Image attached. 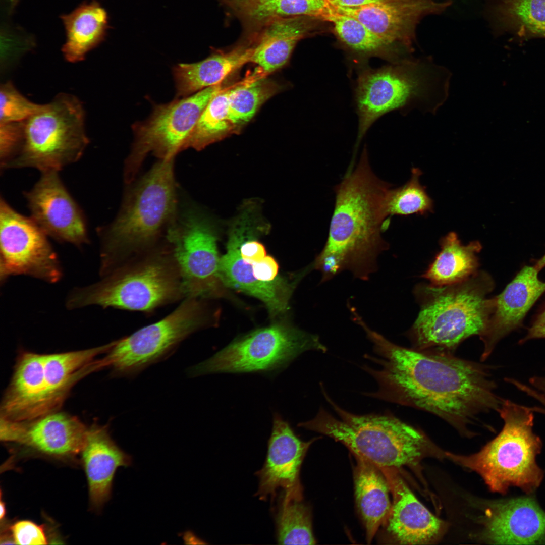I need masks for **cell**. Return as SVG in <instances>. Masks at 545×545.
<instances>
[{
	"label": "cell",
	"mask_w": 545,
	"mask_h": 545,
	"mask_svg": "<svg viewBox=\"0 0 545 545\" xmlns=\"http://www.w3.org/2000/svg\"><path fill=\"white\" fill-rule=\"evenodd\" d=\"M85 119L83 104L77 97L66 93L57 94L24 121L22 147L6 169L27 167L41 173L59 171L77 161L89 142Z\"/></svg>",
	"instance_id": "9c48e42d"
},
{
	"label": "cell",
	"mask_w": 545,
	"mask_h": 545,
	"mask_svg": "<svg viewBox=\"0 0 545 545\" xmlns=\"http://www.w3.org/2000/svg\"><path fill=\"white\" fill-rule=\"evenodd\" d=\"M358 76L355 99L359 118L354 150L372 124L383 115L406 106L434 113L448 96V71L428 61L404 59Z\"/></svg>",
	"instance_id": "ba28073f"
},
{
	"label": "cell",
	"mask_w": 545,
	"mask_h": 545,
	"mask_svg": "<svg viewBox=\"0 0 545 545\" xmlns=\"http://www.w3.org/2000/svg\"><path fill=\"white\" fill-rule=\"evenodd\" d=\"M101 277L97 283L72 291L67 307L97 305L150 313L186 298L179 265L166 241Z\"/></svg>",
	"instance_id": "5b68a950"
},
{
	"label": "cell",
	"mask_w": 545,
	"mask_h": 545,
	"mask_svg": "<svg viewBox=\"0 0 545 545\" xmlns=\"http://www.w3.org/2000/svg\"><path fill=\"white\" fill-rule=\"evenodd\" d=\"M326 351L317 335L276 323L238 337L210 358L190 367L191 377L215 373H270L308 350Z\"/></svg>",
	"instance_id": "30bf717a"
},
{
	"label": "cell",
	"mask_w": 545,
	"mask_h": 545,
	"mask_svg": "<svg viewBox=\"0 0 545 545\" xmlns=\"http://www.w3.org/2000/svg\"><path fill=\"white\" fill-rule=\"evenodd\" d=\"M231 5L241 10L248 6L256 0H226Z\"/></svg>",
	"instance_id": "f6af8a7d"
},
{
	"label": "cell",
	"mask_w": 545,
	"mask_h": 545,
	"mask_svg": "<svg viewBox=\"0 0 545 545\" xmlns=\"http://www.w3.org/2000/svg\"><path fill=\"white\" fill-rule=\"evenodd\" d=\"M494 287L492 276L484 271L452 285H417L414 292L420 308L407 333L412 348L453 353L467 338H480L493 312L494 297L487 295Z\"/></svg>",
	"instance_id": "277c9868"
},
{
	"label": "cell",
	"mask_w": 545,
	"mask_h": 545,
	"mask_svg": "<svg viewBox=\"0 0 545 545\" xmlns=\"http://www.w3.org/2000/svg\"><path fill=\"white\" fill-rule=\"evenodd\" d=\"M175 190L173 159L161 160L138 182L114 222L99 230L101 276L165 241L160 238L175 213Z\"/></svg>",
	"instance_id": "8992f818"
},
{
	"label": "cell",
	"mask_w": 545,
	"mask_h": 545,
	"mask_svg": "<svg viewBox=\"0 0 545 545\" xmlns=\"http://www.w3.org/2000/svg\"><path fill=\"white\" fill-rule=\"evenodd\" d=\"M279 85L264 77L247 81L232 87L228 117L236 128L248 122L259 108L279 91Z\"/></svg>",
	"instance_id": "e575fe53"
},
{
	"label": "cell",
	"mask_w": 545,
	"mask_h": 545,
	"mask_svg": "<svg viewBox=\"0 0 545 545\" xmlns=\"http://www.w3.org/2000/svg\"><path fill=\"white\" fill-rule=\"evenodd\" d=\"M219 276L223 285L243 292L261 300L270 315L275 316L285 312L296 282H289L278 277L271 282L256 279L252 264L241 256L236 238L229 234L226 252L220 257Z\"/></svg>",
	"instance_id": "7402d4cb"
},
{
	"label": "cell",
	"mask_w": 545,
	"mask_h": 545,
	"mask_svg": "<svg viewBox=\"0 0 545 545\" xmlns=\"http://www.w3.org/2000/svg\"><path fill=\"white\" fill-rule=\"evenodd\" d=\"M481 539L495 544H545V510L533 494L485 501Z\"/></svg>",
	"instance_id": "e0dca14e"
},
{
	"label": "cell",
	"mask_w": 545,
	"mask_h": 545,
	"mask_svg": "<svg viewBox=\"0 0 545 545\" xmlns=\"http://www.w3.org/2000/svg\"><path fill=\"white\" fill-rule=\"evenodd\" d=\"M44 389V355L23 354L4 398V418L15 421L35 419Z\"/></svg>",
	"instance_id": "d4e9b609"
},
{
	"label": "cell",
	"mask_w": 545,
	"mask_h": 545,
	"mask_svg": "<svg viewBox=\"0 0 545 545\" xmlns=\"http://www.w3.org/2000/svg\"><path fill=\"white\" fill-rule=\"evenodd\" d=\"M545 338V301L535 315L525 336L520 344L533 339Z\"/></svg>",
	"instance_id": "b9f144b4"
},
{
	"label": "cell",
	"mask_w": 545,
	"mask_h": 545,
	"mask_svg": "<svg viewBox=\"0 0 545 545\" xmlns=\"http://www.w3.org/2000/svg\"><path fill=\"white\" fill-rule=\"evenodd\" d=\"M61 18L66 33L61 50L70 63L84 60L86 54L104 39L108 28L107 13L95 0L84 2Z\"/></svg>",
	"instance_id": "83f0119b"
},
{
	"label": "cell",
	"mask_w": 545,
	"mask_h": 545,
	"mask_svg": "<svg viewBox=\"0 0 545 545\" xmlns=\"http://www.w3.org/2000/svg\"><path fill=\"white\" fill-rule=\"evenodd\" d=\"M205 299L187 297L171 313L129 336L115 341L103 359L120 377H133L170 355L191 335L207 324Z\"/></svg>",
	"instance_id": "8fae6325"
},
{
	"label": "cell",
	"mask_w": 545,
	"mask_h": 545,
	"mask_svg": "<svg viewBox=\"0 0 545 545\" xmlns=\"http://www.w3.org/2000/svg\"><path fill=\"white\" fill-rule=\"evenodd\" d=\"M24 138V121L0 124V159L1 169L18 154Z\"/></svg>",
	"instance_id": "f35d334b"
},
{
	"label": "cell",
	"mask_w": 545,
	"mask_h": 545,
	"mask_svg": "<svg viewBox=\"0 0 545 545\" xmlns=\"http://www.w3.org/2000/svg\"><path fill=\"white\" fill-rule=\"evenodd\" d=\"M533 411L503 400L498 412L504 426L498 435L476 453L467 456L447 452L446 457L477 473L494 493L505 495L515 486L533 494L544 477L536 462L542 443L533 430Z\"/></svg>",
	"instance_id": "52a82bcc"
},
{
	"label": "cell",
	"mask_w": 545,
	"mask_h": 545,
	"mask_svg": "<svg viewBox=\"0 0 545 545\" xmlns=\"http://www.w3.org/2000/svg\"><path fill=\"white\" fill-rule=\"evenodd\" d=\"M379 469L393 499L386 524L388 533L400 544H423L436 541L444 531L445 523L418 500L401 477L399 469Z\"/></svg>",
	"instance_id": "44dd1931"
},
{
	"label": "cell",
	"mask_w": 545,
	"mask_h": 545,
	"mask_svg": "<svg viewBox=\"0 0 545 545\" xmlns=\"http://www.w3.org/2000/svg\"><path fill=\"white\" fill-rule=\"evenodd\" d=\"M24 195L31 217L47 235L77 246L88 242L84 214L58 171L41 173L32 189Z\"/></svg>",
	"instance_id": "9a60e30c"
},
{
	"label": "cell",
	"mask_w": 545,
	"mask_h": 545,
	"mask_svg": "<svg viewBox=\"0 0 545 545\" xmlns=\"http://www.w3.org/2000/svg\"><path fill=\"white\" fill-rule=\"evenodd\" d=\"M441 250L421 276L435 286H446L464 281L478 271L477 254L481 243L474 241L463 245L457 234L451 232L440 241Z\"/></svg>",
	"instance_id": "f546056e"
},
{
	"label": "cell",
	"mask_w": 545,
	"mask_h": 545,
	"mask_svg": "<svg viewBox=\"0 0 545 545\" xmlns=\"http://www.w3.org/2000/svg\"><path fill=\"white\" fill-rule=\"evenodd\" d=\"M0 506H1L0 518H1V521H3V520H4V518H5V515H6V506H5V502H3V501L2 499V497H1V499Z\"/></svg>",
	"instance_id": "7dc6e473"
},
{
	"label": "cell",
	"mask_w": 545,
	"mask_h": 545,
	"mask_svg": "<svg viewBox=\"0 0 545 545\" xmlns=\"http://www.w3.org/2000/svg\"><path fill=\"white\" fill-rule=\"evenodd\" d=\"M15 544L22 545L48 543L45 529L30 520H20L10 527Z\"/></svg>",
	"instance_id": "ab89813d"
},
{
	"label": "cell",
	"mask_w": 545,
	"mask_h": 545,
	"mask_svg": "<svg viewBox=\"0 0 545 545\" xmlns=\"http://www.w3.org/2000/svg\"><path fill=\"white\" fill-rule=\"evenodd\" d=\"M42 106L26 98L11 81L1 85L0 124L24 121Z\"/></svg>",
	"instance_id": "74e56055"
},
{
	"label": "cell",
	"mask_w": 545,
	"mask_h": 545,
	"mask_svg": "<svg viewBox=\"0 0 545 545\" xmlns=\"http://www.w3.org/2000/svg\"><path fill=\"white\" fill-rule=\"evenodd\" d=\"M253 46H239L227 52L214 53L201 61L181 63L173 68L176 97L190 96L222 84L231 73L250 62Z\"/></svg>",
	"instance_id": "484cf974"
},
{
	"label": "cell",
	"mask_w": 545,
	"mask_h": 545,
	"mask_svg": "<svg viewBox=\"0 0 545 545\" xmlns=\"http://www.w3.org/2000/svg\"><path fill=\"white\" fill-rule=\"evenodd\" d=\"M275 517L280 544H314L310 510L302 497L283 493Z\"/></svg>",
	"instance_id": "1f68e13d"
},
{
	"label": "cell",
	"mask_w": 545,
	"mask_h": 545,
	"mask_svg": "<svg viewBox=\"0 0 545 545\" xmlns=\"http://www.w3.org/2000/svg\"><path fill=\"white\" fill-rule=\"evenodd\" d=\"M255 278L263 282H271L279 276V265L271 256L266 255L261 261L252 264Z\"/></svg>",
	"instance_id": "60d3db41"
},
{
	"label": "cell",
	"mask_w": 545,
	"mask_h": 545,
	"mask_svg": "<svg viewBox=\"0 0 545 545\" xmlns=\"http://www.w3.org/2000/svg\"><path fill=\"white\" fill-rule=\"evenodd\" d=\"M451 4L448 1L385 0L360 7L332 8L357 19L403 54L412 51L420 20L427 15L441 13Z\"/></svg>",
	"instance_id": "2e32d148"
},
{
	"label": "cell",
	"mask_w": 545,
	"mask_h": 545,
	"mask_svg": "<svg viewBox=\"0 0 545 545\" xmlns=\"http://www.w3.org/2000/svg\"><path fill=\"white\" fill-rule=\"evenodd\" d=\"M421 174L420 169L413 168L411 178L405 184L390 188L386 198V210L389 217L394 215L424 214L432 211L433 201L419 181Z\"/></svg>",
	"instance_id": "8d00e7d4"
},
{
	"label": "cell",
	"mask_w": 545,
	"mask_h": 545,
	"mask_svg": "<svg viewBox=\"0 0 545 545\" xmlns=\"http://www.w3.org/2000/svg\"><path fill=\"white\" fill-rule=\"evenodd\" d=\"M323 20L333 24L334 32L339 40L355 52L367 57H382L392 63L403 60L400 58L401 53L352 16L339 13L331 6Z\"/></svg>",
	"instance_id": "4dcf8cb0"
},
{
	"label": "cell",
	"mask_w": 545,
	"mask_h": 545,
	"mask_svg": "<svg viewBox=\"0 0 545 545\" xmlns=\"http://www.w3.org/2000/svg\"><path fill=\"white\" fill-rule=\"evenodd\" d=\"M81 453L90 503L93 508L98 509L111 497L116 470L130 466L132 458L111 439L107 428L101 427L88 429Z\"/></svg>",
	"instance_id": "603a6c76"
},
{
	"label": "cell",
	"mask_w": 545,
	"mask_h": 545,
	"mask_svg": "<svg viewBox=\"0 0 545 545\" xmlns=\"http://www.w3.org/2000/svg\"><path fill=\"white\" fill-rule=\"evenodd\" d=\"M316 19L306 16L277 17L262 22L263 28L250 62L266 74L280 69L289 61L298 41L314 29Z\"/></svg>",
	"instance_id": "cb8c5ba5"
},
{
	"label": "cell",
	"mask_w": 545,
	"mask_h": 545,
	"mask_svg": "<svg viewBox=\"0 0 545 545\" xmlns=\"http://www.w3.org/2000/svg\"><path fill=\"white\" fill-rule=\"evenodd\" d=\"M332 7L356 8L377 3L385 0H325Z\"/></svg>",
	"instance_id": "7bdbcfd3"
},
{
	"label": "cell",
	"mask_w": 545,
	"mask_h": 545,
	"mask_svg": "<svg viewBox=\"0 0 545 545\" xmlns=\"http://www.w3.org/2000/svg\"><path fill=\"white\" fill-rule=\"evenodd\" d=\"M495 9L500 23L517 34L545 37V0H500Z\"/></svg>",
	"instance_id": "836d02e7"
},
{
	"label": "cell",
	"mask_w": 545,
	"mask_h": 545,
	"mask_svg": "<svg viewBox=\"0 0 545 545\" xmlns=\"http://www.w3.org/2000/svg\"><path fill=\"white\" fill-rule=\"evenodd\" d=\"M354 471L357 507L364 522L370 543L379 527L387 524L392 505L390 487L380 469L363 459L356 457Z\"/></svg>",
	"instance_id": "4316f807"
},
{
	"label": "cell",
	"mask_w": 545,
	"mask_h": 545,
	"mask_svg": "<svg viewBox=\"0 0 545 545\" xmlns=\"http://www.w3.org/2000/svg\"><path fill=\"white\" fill-rule=\"evenodd\" d=\"M231 89L224 88L210 100L193 129L186 148L201 150L222 139L235 130L228 117Z\"/></svg>",
	"instance_id": "d6a6232c"
},
{
	"label": "cell",
	"mask_w": 545,
	"mask_h": 545,
	"mask_svg": "<svg viewBox=\"0 0 545 545\" xmlns=\"http://www.w3.org/2000/svg\"><path fill=\"white\" fill-rule=\"evenodd\" d=\"M530 382L535 388L545 394V376L534 377Z\"/></svg>",
	"instance_id": "ee69618b"
},
{
	"label": "cell",
	"mask_w": 545,
	"mask_h": 545,
	"mask_svg": "<svg viewBox=\"0 0 545 545\" xmlns=\"http://www.w3.org/2000/svg\"><path fill=\"white\" fill-rule=\"evenodd\" d=\"M533 266L538 272L545 267V253L541 258L536 260Z\"/></svg>",
	"instance_id": "bcb514c9"
},
{
	"label": "cell",
	"mask_w": 545,
	"mask_h": 545,
	"mask_svg": "<svg viewBox=\"0 0 545 545\" xmlns=\"http://www.w3.org/2000/svg\"><path fill=\"white\" fill-rule=\"evenodd\" d=\"M47 234L31 218L0 200L1 277L24 275L56 283L62 270Z\"/></svg>",
	"instance_id": "5bb4252c"
},
{
	"label": "cell",
	"mask_w": 545,
	"mask_h": 545,
	"mask_svg": "<svg viewBox=\"0 0 545 545\" xmlns=\"http://www.w3.org/2000/svg\"><path fill=\"white\" fill-rule=\"evenodd\" d=\"M534 266L524 265L498 295L494 297L493 312L483 335L481 360L491 354L507 335L521 327L528 311L545 293V282Z\"/></svg>",
	"instance_id": "ffe728a7"
},
{
	"label": "cell",
	"mask_w": 545,
	"mask_h": 545,
	"mask_svg": "<svg viewBox=\"0 0 545 545\" xmlns=\"http://www.w3.org/2000/svg\"><path fill=\"white\" fill-rule=\"evenodd\" d=\"M330 10L325 0H256L242 11L248 19L262 23L274 17L296 16L323 20Z\"/></svg>",
	"instance_id": "d590c367"
},
{
	"label": "cell",
	"mask_w": 545,
	"mask_h": 545,
	"mask_svg": "<svg viewBox=\"0 0 545 545\" xmlns=\"http://www.w3.org/2000/svg\"><path fill=\"white\" fill-rule=\"evenodd\" d=\"M114 343L83 350L44 354V389L37 416L50 413L77 379L78 373L97 355L107 352Z\"/></svg>",
	"instance_id": "f1b7e54d"
},
{
	"label": "cell",
	"mask_w": 545,
	"mask_h": 545,
	"mask_svg": "<svg viewBox=\"0 0 545 545\" xmlns=\"http://www.w3.org/2000/svg\"><path fill=\"white\" fill-rule=\"evenodd\" d=\"M354 168L335 187L334 211L321 252L334 257L342 271L367 280L377 270L378 256L389 246L382 233L390 223L386 198L391 185L373 173L365 147Z\"/></svg>",
	"instance_id": "7a4b0ae2"
},
{
	"label": "cell",
	"mask_w": 545,
	"mask_h": 545,
	"mask_svg": "<svg viewBox=\"0 0 545 545\" xmlns=\"http://www.w3.org/2000/svg\"><path fill=\"white\" fill-rule=\"evenodd\" d=\"M223 88L220 84L187 97L176 98L166 104L156 105L147 120L134 124L133 129L135 138L126 162V181L133 180L148 153L152 152L161 160L170 159L186 149L205 107Z\"/></svg>",
	"instance_id": "7c38bea8"
},
{
	"label": "cell",
	"mask_w": 545,
	"mask_h": 545,
	"mask_svg": "<svg viewBox=\"0 0 545 545\" xmlns=\"http://www.w3.org/2000/svg\"><path fill=\"white\" fill-rule=\"evenodd\" d=\"M326 401L338 415L334 417L320 408L312 419L298 426L317 432L346 446L358 457L379 468L407 466L421 475V462L426 458L446 457L443 451L422 431L390 413L357 415L341 408L325 392Z\"/></svg>",
	"instance_id": "3957f363"
},
{
	"label": "cell",
	"mask_w": 545,
	"mask_h": 545,
	"mask_svg": "<svg viewBox=\"0 0 545 545\" xmlns=\"http://www.w3.org/2000/svg\"><path fill=\"white\" fill-rule=\"evenodd\" d=\"M313 441H302L288 421L278 413L274 414L266 459L262 468L256 472L259 486L256 495L260 499L274 498L279 489L286 494L302 496L300 469L305 455Z\"/></svg>",
	"instance_id": "ac0fdd59"
},
{
	"label": "cell",
	"mask_w": 545,
	"mask_h": 545,
	"mask_svg": "<svg viewBox=\"0 0 545 545\" xmlns=\"http://www.w3.org/2000/svg\"><path fill=\"white\" fill-rule=\"evenodd\" d=\"M217 238L210 224L193 212L168 228L165 240L179 265L186 297L206 299L222 293Z\"/></svg>",
	"instance_id": "4fadbf2b"
},
{
	"label": "cell",
	"mask_w": 545,
	"mask_h": 545,
	"mask_svg": "<svg viewBox=\"0 0 545 545\" xmlns=\"http://www.w3.org/2000/svg\"><path fill=\"white\" fill-rule=\"evenodd\" d=\"M88 431L76 418L50 412L25 423L6 421L1 435L4 441L18 443L49 456L66 458L81 452Z\"/></svg>",
	"instance_id": "d6986e66"
},
{
	"label": "cell",
	"mask_w": 545,
	"mask_h": 545,
	"mask_svg": "<svg viewBox=\"0 0 545 545\" xmlns=\"http://www.w3.org/2000/svg\"><path fill=\"white\" fill-rule=\"evenodd\" d=\"M357 323L379 358L365 356L381 366L379 370L363 367L378 385L376 392L364 395L431 413L467 437H473L470 427L481 415L500 408L503 400L496 393L488 366L451 353L402 347L371 329L363 319Z\"/></svg>",
	"instance_id": "6da1fadb"
}]
</instances>
